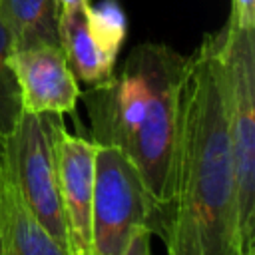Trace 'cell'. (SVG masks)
Returning <instances> with one entry per match:
<instances>
[{"mask_svg": "<svg viewBox=\"0 0 255 255\" xmlns=\"http://www.w3.org/2000/svg\"><path fill=\"white\" fill-rule=\"evenodd\" d=\"M163 243L167 255L247 253L239 227L215 34H205L187 56L173 193Z\"/></svg>", "mask_w": 255, "mask_h": 255, "instance_id": "cell-1", "label": "cell"}, {"mask_svg": "<svg viewBox=\"0 0 255 255\" xmlns=\"http://www.w3.org/2000/svg\"><path fill=\"white\" fill-rule=\"evenodd\" d=\"M187 56L161 42L137 44L120 72L80 94L92 141L120 149L137 169L165 237Z\"/></svg>", "mask_w": 255, "mask_h": 255, "instance_id": "cell-2", "label": "cell"}, {"mask_svg": "<svg viewBox=\"0 0 255 255\" xmlns=\"http://www.w3.org/2000/svg\"><path fill=\"white\" fill-rule=\"evenodd\" d=\"M221 100L231 147L239 227L245 249H255V28L231 20L215 32Z\"/></svg>", "mask_w": 255, "mask_h": 255, "instance_id": "cell-3", "label": "cell"}, {"mask_svg": "<svg viewBox=\"0 0 255 255\" xmlns=\"http://www.w3.org/2000/svg\"><path fill=\"white\" fill-rule=\"evenodd\" d=\"M64 129L60 114L22 112L14 131L4 139V159L28 209L70 251L58 177V139Z\"/></svg>", "mask_w": 255, "mask_h": 255, "instance_id": "cell-4", "label": "cell"}, {"mask_svg": "<svg viewBox=\"0 0 255 255\" xmlns=\"http://www.w3.org/2000/svg\"><path fill=\"white\" fill-rule=\"evenodd\" d=\"M139 229L159 235V221L133 163L116 147L96 143L92 253L124 255Z\"/></svg>", "mask_w": 255, "mask_h": 255, "instance_id": "cell-5", "label": "cell"}, {"mask_svg": "<svg viewBox=\"0 0 255 255\" xmlns=\"http://www.w3.org/2000/svg\"><path fill=\"white\" fill-rule=\"evenodd\" d=\"M12 70L24 112L60 116L76 112L82 90L60 44L14 48Z\"/></svg>", "mask_w": 255, "mask_h": 255, "instance_id": "cell-6", "label": "cell"}, {"mask_svg": "<svg viewBox=\"0 0 255 255\" xmlns=\"http://www.w3.org/2000/svg\"><path fill=\"white\" fill-rule=\"evenodd\" d=\"M94 161L96 143L68 129L58 139L60 199L68 229L72 255L92 253V201H94Z\"/></svg>", "mask_w": 255, "mask_h": 255, "instance_id": "cell-7", "label": "cell"}, {"mask_svg": "<svg viewBox=\"0 0 255 255\" xmlns=\"http://www.w3.org/2000/svg\"><path fill=\"white\" fill-rule=\"evenodd\" d=\"M0 243L2 255H70L24 203L4 153L0 161Z\"/></svg>", "mask_w": 255, "mask_h": 255, "instance_id": "cell-8", "label": "cell"}, {"mask_svg": "<svg viewBox=\"0 0 255 255\" xmlns=\"http://www.w3.org/2000/svg\"><path fill=\"white\" fill-rule=\"evenodd\" d=\"M86 10L88 6L62 10L58 16V34L70 70L78 82H84L90 88L108 82L116 72V64L110 62L94 42L88 28Z\"/></svg>", "mask_w": 255, "mask_h": 255, "instance_id": "cell-9", "label": "cell"}, {"mask_svg": "<svg viewBox=\"0 0 255 255\" xmlns=\"http://www.w3.org/2000/svg\"><path fill=\"white\" fill-rule=\"evenodd\" d=\"M56 0H0V22L12 36L14 48L60 44Z\"/></svg>", "mask_w": 255, "mask_h": 255, "instance_id": "cell-10", "label": "cell"}, {"mask_svg": "<svg viewBox=\"0 0 255 255\" xmlns=\"http://www.w3.org/2000/svg\"><path fill=\"white\" fill-rule=\"evenodd\" d=\"M86 18L94 42L100 46L104 56L116 64L128 34V20L120 2L118 0H100L96 4L90 2L86 10Z\"/></svg>", "mask_w": 255, "mask_h": 255, "instance_id": "cell-11", "label": "cell"}, {"mask_svg": "<svg viewBox=\"0 0 255 255\" xmlns=\"http://www.w3.org/2000/svg\"><path fill=\"white\" fill-rule=\"evenodd\" d=\"M12 36L0 22V139H6L14 131L18 118L24 112L16 74L12 70Z\"/></svg>", "mask_w": 255, "mask_h": 255, "instance_id": "cell-12", "label": "cell"}, {"mask_svg": "<svg viewBox=\"0 0 255 255\" xmlns=\"http://www.w3.org/2000/svg\"><path fill=\"white\" fill-rule=\"evenodd\" d=\"M239 28H255V0H231L229 18Z\"/></svg>", "mask_w": 255, "mask_h": 255, "instance_id": "cell-13", "label": "cell"}, {"mask_svg": "<svg viewBox=\"0 0 255 255\" xmlns=\"http://www.w3.org/2000/svg\"><path fill=\"white\" fill-rule=\"evenodd\" d=\"M124 255H153L151 253V233L147 229H139L131 235L126 245Z\"/></svg>", "mask_w": 255, "mask_h": 255, "instance_id": "cell-14", "label": "cell"}, {"mask_svg": "<svg viewBox=\"0 0 255 255\" xmlns=\"http://www.w3.org/2000/svg\"><path fill=\"white\" fill-rule=\"evenodd\" d=\"M58 2V10H76V8H86L90 4V0H56Z\"/></svg>", "mask_w": 255, "mask_h": 255, "instance_id": "cell-15", "label": "cell"}, {"mask_svg": "<svg viewBox=\"0 0 255 255\" xmlns=\"http://www.w3.org/2000/svg\"><path fill=\"white\" fill-rule=\"evenodd\" d=\"M2 153H4V139H0V161H2Z\"/></svg>", "mask_w": 255, "mask_h": 255, "instance_id": "cell-16", "label": "cell"}, {"mask_svg": "<svg viewBox=\"0 0 255 255\" xmlns=\"http://www.w3.org/2000/svg\"><path fill=\"white\" fill-rule=\"evenodd\" d=\"M0 255H2V243H0Z\"/></svg>", "mask_w": 255, "mask_h": 255, "instance_id": "cell-17", "label": "cell"}]
</instances>
